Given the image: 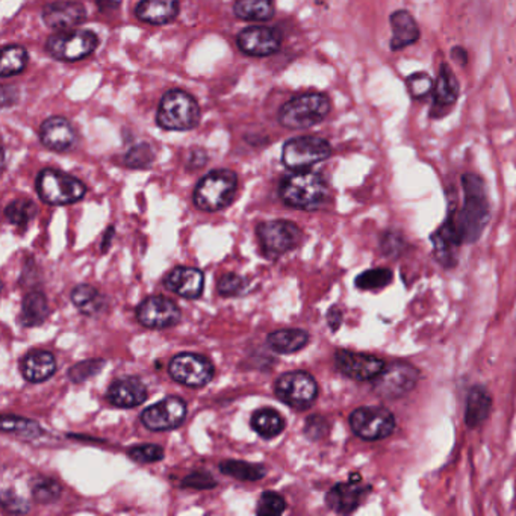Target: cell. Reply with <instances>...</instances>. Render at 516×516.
Returning <instances> with one entry per match:
<instances>
[{"mask_svg": "<svg viewBox=\"0 0 516 516\" xmlns=\"http://www.w3.org/2000/svg\"><path fill=\"white\" fill-rule=\"evenodd\" d=\"M207 162V153L202 149H196V151L191 152V156H189V167H194V169H200L203 165Z\"/></svg>", "mask_w": 516, "mask_h": 516, "instance_id": "cell-47", "label": "cell"}, {"mask_svg": "<svg viewBox=\"0 0 516 516\" xmlns=\"http://www.w3.org/2000/svg\"><path fill=\"white\" fill-rule=\"evenodd\" d=\"M392 281V272L388 268H374L368 272H362L361 276L356 277V287L364 291H374L390 285Z\"/></svg>", "mask_w": 516, "mask_h": 516, "instance_id": "cell-38", "label": "cell"}, {"mask_svg": "<svg viewBox=\"0 0 516 516\" xmlns=\"http://www.w3.org/2000/svg\"><path fill=\"white\" fill-rule=\"evenodd\" d=\"M419 373L408 362L394 361L386 364L381 374L375 377L374 392L383 399H400L417 386Z\"/></svg>", "mask_w": 516, "mask_h": 516, "instance_id": "cell-11", "label": "cell"}, {"mask_svg": "<svg viewBox=\"0 0 516 516\" xmlns=\"http://www.w3.org/2000/svg\"><path fill=\"white\" fill-rule=\"evenodd\" d=\"M180 11L179 0H140L135 15L144 23L162 26L178 17Z\"/></svg>", "mask_w": 516, "mask_h": 516, "instance_id": "cell-25", "label": "cell"}, {"mask_svg": "<svg viewBox=\"0 0 516 516\" xmlns=\"http://www.w3.org/2000/svg\"><path fill=\"white\" fill-rule=\"evenodd\" d=\"M113 235H114V227H109L108 232H106V236H105L106 240H105L104 245H102V249H104V252H106V249H108V243L109 244H111V240H113Z\"/></svg>", "mask_w": 516, "mask_h": 516, "instance_id": "cell-50", "label": "cell"}, {"mask_svg": "<svg viewBox=\"0 0 516 516\" xmlns=\"http://www.w3.org/2000/svg\"><path fill=\"white\" fill-rule=\"evenodd\" d=\"M2 430L6 433H14L24 439H35L42 433L38 422L28 419V418L8 417V415L2 418Z\"/></svg>", "mask_w": 516, "mask_h": 516, "instance_id": "cell-36", "label": "cell"}, {"mask_svg": "<svg viewBox=\"0 0 516 516\" xmlns=\"http://www.w3.org/2000/svg\"><path fill=\"white\" fill-rule=\"evenodd\" d=\"M238 189V176L232 170H212L194 189L193 202L198 209L217 212L229 207Z\"/></svg>", "mask_w": 516, "mask_h": 516, "instance_id": "cell-5", "label": "cell"}, {"mask_svg": "<svg viewBox=\"0 0 516 516\" xmlns=\"http://www.w3.org/2000/svg\"><path fill=\"white\" fill-rule=\"evenodd\" d=\"M40 141L49 151L69 152L76 146L78 134L70 120L66 117H49L40 126Z\"/></svg>", "mask_w": 516, "mask_h": 516, "instance_id": "cell-20", "label": "cell"}, {"mask_svg": "<svg viewBox=\"0 0 516 516\" xmlns=\"http://www.w3.org/2000/svg\"><path fill=\"white\" fill-rule=\"evenodd\" d=\"M370 488L361 484V475H353L347 484H335L326 495V504L336 513H352L361 506Z\"/></svg>", "mask_w": 516, "mask_h": 516, "instance_id": "cell-21", "label": "cell"}, {"mask_svg": "<svg viewBox=\"0 0 516 516\" xmlns=\"http://www.w3.org/2000/svg\"><path fill=\"white\" fill-rule=\"evenodd\" d=\"M335 365L352 381L373 382L381 374L386 364L371 355L338 350L335 353Z\"/></svg>", "mask_w": 516, "mask_h": 516, "instance_id": "cell-16", "label": "cell"}, {"mask_svg": "<svg viewBox=\"0 0 516 516\" xmlns=\"http://www.w3.org/2000/svg\"><path fill=\"white\" fill-rule=\"evenodd\" d=\"M31 493H32L33 500L40 504H51L61 497V486L55 480L40 477V479L33 480Z\"/></svg>", "mask_w": 516, "mask_h": 516, "instance_id": "cell-40", "label": "cell"}, {"mask_svg": "<svg viewBox=\"0 0 516 516\" xmlns=\"http://www.w3.org/2000/svg\"><path fill=\"white\" fill-rule=\"evenodd\" d=\"M451 58H453L455 62H457L459 66L465 67L469 61L468 51L462 46L453 47V49H451Z\"/></svg>", "mask_w": 516, "mask_h": 516, "instance_id": "cell-48", "label": "cell"}, {"mask_svg": "<svg viewBox=\"0 0 516 516\" xmlns=\"http://www.w3.org/2000/svg\"><path fill=\"white\" fill-rule=\"evenodd\" d=\"M460 99V82L450 64L447 61L439 62L437 78H435V88H433L432 99H430V120H442L453 113L456 105Z\"/></svg>", "mask_w": 516, "mask_h": 516, "instance_id": "cell-12", "label": "cell"}, {"mask_svg": "<svg viewBox=\"0 0 516 516\" xmlns=\"http://www.w3.org/2000/svg\"><path fill=\"white\" fill-rule=\"evenodd\" d=\"M341 321H343L341 310L336 309V308H332V309L328 310L327 323L332 330H338L339 326H341Z\"/></svg>", "mask_w": 516, "mask_h": 516, "instance_id": "cell-49", "label": "cell"}, {"mask_svg": "<svg viewBox=\"0 0 516 516\" xmlns=\"http://www.w3.org/2000/svg\"><path fill=\"white\" fill-rule=\"evenodd\" d=\"M41 19L47 28L55 31H70L84 23L87 19V8L75 0L52 2L42 8Z\"/></svg>", "mask_w": 516, "mask_h": 516, "instance_id": "cell-19", "label": "cell"}, {"mask_svg": "<svg viewBox=\"0 0 516 516\" xmlns=\"http://www.w3.org/2000/svg\"><path fill=\"white\" fill-rule=\"evenodd\" d=\"M71 301L85 315L99 314L106 306L104 294L91 285L76 287L71 292Z\"/></svg>", "mask_w": 516, "mask_h": 516, "instance_id": "cell-32", "label": "cell"}, {"mask_svg": "<svg viewBox=\"0 0 516 516\" xmlns=\"http://www.w3.org/2000/svg\"><path fill=\"white\" fill-rule=\"evenodd\" d=\"M276 11L274 0H236L234 13L245 22H268Z\"/></svg>", "mask_w": 516, "mask_h": 516, "instance_id": "cell-30", "label": "cell"}, {"mask_svg": "<svg viewBox=\"0 0 516 516\" xmlns=\"http://www.w3.org/2000/svg\"><path fill=\"white\" fill-rule=\"evenodd\" d=\"M277 399L297 410H305L315 403L318 397V385L314 377L306 371H291L277 379Z\"/></svg>", "mask_w": 516, "mask_h": 516, "instance_id": "cell-9", "label": "cell"}, {"mask_svg": "<svg viewBox=\"0 0 516 516\" xmlns=\"http://www.w3.org/2000/svg\"><path fill=\"white\" fill-rule=\"evenodd\" d=\"M35 214H37V207L29 198H19L5 207L6 220L10 221L11 225L19 226V227L28 226Z\"/></svg>", "mask_w": 516, "mask_h": 516, "instance_id": "cell-37", "label": "cell"}, {"mask_svg": "<svg viewBox=\"0 0 516 516\" xmlns=\"http://www.w3.org/2000/svg\"><path fill=\"white\" fill-rule=\"evenodd\" d=\"M350 428L364 441H381L395 430V417L381 406H364L350 415Z\"/></svg>", "mask_w": 516, "mask_h": 516, "instance_id": "cell-10", "label": "cell"}, {"mask_svg": "<svg viewBox=\"0 0 516 516\" xmlns=\"http://www.w3.org/2000/svg\"><path fill=\"white\" fill-rule=\"evenodd\" d=\"M49 317V303L41 292H31L22 301L19 321L24 327H35L46 321Z\"/></svg>", "mask_w": 516, "mask_h": 516, "instance_id": "cell-29", "label": "cell"}, {"mask_svg": "<svg viewBox=\"0 0 516 516\" xmlns=\"http://www.w3.org/2000/svg\"><path fill=\"white\" fill-rule=\"evenodd\" d=\"M236 42L241 52L249 57H270L281 49L279 33L268 26H250L241 31Z\"/></svg>", "mask_w": 516, "mask_h": 516, "instance_id": "cell-18", "label": "cell"}, {"mask_svg": "<svg viewBox=\"0 0 516 516\" xmlns=\"http://www.w3.org/2000/svg\"><path fill=\"white\" fill-rule=\"evenodd\" d=\"M258 236L265 253L270 258H277L300 244L301 230L292 221H267L259 226Z\"/></svg>", "mask_w": 516, "mask_h": 516, "instance_id": "cell-13", "label": "cell"}, {"mask_svg": "<svg viewBox=\"0 0 516 516\" xmlns=\"http://www.w3.org/2000/svg\"><path fill=\"white\" fill-rule=\"evenodd\" d=\"M129 457L138 464H153V462L164 459V448L155 444L136 446L129 450Z\"/></svg>", "mask_w": 516, "mask_h": 516, "instance_id": "cell-43", "label": "cell"}, {"mask_svg": "<svg viewBox=\"0 0 516 516\" xmlns=\"http://www.w3.org/2000/svg\"><path fill=\"white\" fill-rule=\"evenodd\" d=\"M169 373L173 381L189 388H202L214 379L212 362L196 353H180L170 362Z\"/></svg>", "mask_w": 516, "mask_h": 516, "instance_id": "cell-14", "label": "cell"}, {"mask_svg": "<svg viewBox=\"0 0 516 516\" xmlns=\"http://www.w3.org/2000/svg\"><path fill=\"white\" fill-rule=\"evenodd\" d=\"M332 146L321 136H297L285 143L281 162L292 171L309 170L332 156Z\"/></svg>", "mask_w": 516, "mask_h": 516, "instance_id": "cell-8", "label": "cell"}, {"mask_svg": "<svg viewBox=\"0 0 516 516\" xmlns=\"http://www.w3.org/2000/svg\"><path fill=\"white\" fill-rule=\"evenodd\" d=\"M245 281L243 277L235 274V272H227L218 279L217 290L223 297L238 296L244 290Z\"/></svg>", "mask_w": 516, "mask_h": 516, "instance_id": "cell-44", "label": "cell"}, {"mask_svg": "<svg viewBox=\"0 0 516 516\" xmlns=\"http://www.w3.org/2000/svg\"><path fill=\"white\" fill-rule=\"evenodd\" d=\"M187 418V403L179 397H169L141 413V421L149 430L165 432L182 426Z\"/></svg>", "mask_w": 516, "mask_h": 516, "instance_id": "cell-15", "label": "cell"}, {"mask_svg": "<svg viewBox=\"0 0 516 516\" xmlns=\"http://www.w3.org/2000/svg\"><path fill=\"white\" fill-rule=\"evenodd\" d=\"M202 109L198 100L183 89H170L162 96L156 111V124L164 131L185 132L198 126Z\"/></svg>", "mask_w": 516, "mask_h": 516, "instance_id": "cell-4", "label": "cell"}, {"mask_svg": "<svg viewBox=\"0 0 516 516\" xmlns=\"http://www.w3.org/2000/svg\"><path fill=\"white\" fill-rule=\"evenodd\" d=\"M99 47V37L88 29L60 31L49 38L46 51L49 55L62 62H76L89 57Z\"/></svg>", "mask_w": 516, "mask_h": 516, "instance_id": "cell-7", "label": "cell"}, {"mask_svg": "<svg viewBox=\"0 0 516 516\" xmlns=\"http://www.w3.org/2000/svg\"><path fill=\"white\" fill-rule=\"evenodd\" d=\"M309 343V334L301 328H281L268 335L267 344L272 352L291 355L300 352Z\"/></svg>", "mask_w": 516, "mask_h": 516, "instance_id": "cell-28", "label": "cell"}, {"mask_svg": "<svg viewBox=\"0 0 516 516\" xmlns=\"http://www.w3.org/2000/svg\"><path fill=\"white\" fill-rule=\"evenodd\" d=\"M20 371L26 381L31 383H41L55 374L57 361L52 353L35 350L26 355L20 362Z\"/></svg>", "mask_w": 516, "mask_h": 516, "instance_id": "cell-26", "label": "cell"}, {"mask_svg": "<svg viewBox=\"0 0 516 516\" xmlns=\"http://www.w3.org/2000/svg\"><path fill=\"white\" fill-rule=\"evenodd\" d=\"M136 318L149 328H167L179 323V306L165 297H151L143 301L136 309Z\"/></svg>", "mask_w": 516, "mask_h": 516, "instance_id": "cell-17", "label": "cell"}, {"mask_svg": "<svg viewBox=\"0 0 516 516\" xmlns=\"http://www.w3.org/2000/svg\"><path fill=\"white\" fill-rule=\"evenodd\" d=\"M330 111L332 100L327 94L312 91L296 96L281 105L277 120L283 127L292 131H303L323 123Z\"/></svg>", "mask_w": 516, "mask_h": 516, "instance_id": "cell-3", "label": "cell"}, {"mask_svg": "<svg viewBox=\"0 0 516 516\" xmlns=\"http://www.w3.org/2000/svg\"><path fill=\"white\" fill-rule=\"evenodd\" d=\"M328 187L323 174L312 170H299L281 179L279 196L288 207L314 211L327 198Z\"/></svg>", "mask_w": 516, "mask_h": 516, "instance_id": "cell-2", "label": "cell"}, {"mask_svg": "<svg viewBox=\"0 0 516 516\" xmlns=\"http://www.w3.org/2000/svg\"><path fill=\"white\" fill-rule=\"evenodd\" d=\"M35 188L42 202L53 207L79 202L87 194V187L82 180L55 169L41 170L35 180Z\"/></svg>", "mask_w": 516, "mask_h": 516, "instance_id": "cell-6", "label": "cell"}, {"mask_svg": "<svg viewBox=\"0 0 516 516\" xmlns=\"http://www.w3.org/2000/svg\"><path fill=\"white\" fill-rule=\"evenodd\" d=\"M29 55L24 47L10 44L2 49V61H0V75L4 78L19 75L28 67Z\"/></svg>", "mask_w": 516, "mask_h": 516, "instance_id": "cell-34", "label": "cell"}, {"mask_svg": "<svg viewBox=\"0 0 516 516\" xmlns=\"http://www.w3.org/2000/svg\"><path fill=\"white\" fill-rule=\"evenodd\" d=\"M404 87L413 102L424 104L432 99L435 78L428 71H413L404 78Z\"/></svg>", "mask_w": 516, "mask_h": 516, "instance_id": "cell-33", "label": "cell"}, {"mask_svg": "<svg viewBox=\"0 0 516 516\" xmlns=\"http://www.w3.org/2000/svg\"><path fill=\"white\" fill-rule=\"evenodd\" d=\"M252 428L258 433L259 437L265 439H272L281 435L285 430V419L281 413L274 409H261L258 412L253 413L252 417Z\"/></svg>", "mask_w": 516, "mask_h": 516, "instance_id": "cell-31", "label": "cell"}, {"mask_svg": "<svg viewBox=\"0 0 516 516\" xmlns=\"http://www.w3.org/2000/svg\"><path fill=\"white\" fill-rule=\"evenodd\" d=\"M391 40L392 52H401L412 47L421 38V29L412 13L408 10H397L390 15Z\"/></svg>", "mask_w": 516, "mask_h": 516, "instance_id": "cell-22", "label": "cell"}, {"mask_svg": "<svg viewBox=\"0 0 516 516\" xmlns=\"http://www.w3.org/2000/svg\"><path fill=\"white\" fill-rule=\"evenodd\" d=\"M164 283L174 294L196 300L202 296L205 276L198 268L176 267L165 276Z\"/></svg>", "mask_w": 516, "mask_h": 516, "instance_id": "cell-23", "label": "cell"}, {"mask_svg": "<svg viewBox=\"0 0 516 516\" xmlns=\"http://www.w3.org/2000/svg\"><path fill=\"white\" fill-rule=\"evenodd\" d=\"M155 161V151L149 143H140L131 147V151L124 155V165L129 169L146 170Z\"/></svg>", "mask_w": 516, "mask_h": 516, "instance_id": "cell-39", "label": "cell"}, {"mask_svg": "<svg viewBox=\"0 0 516 516\" xmlns=\"http://www.w3.org/2000/svg\"><path fill=\"white\" fill-rule=\"evenodd\" d=\"M493 409V399L482 386H475L469 391L465 409V422L469 428H477L488 419Z\"/></svg>", "mask_w": 516, "mask_h": 516, "instance_id": "cell-27", "label": "cell"}, {"mask_svg": "<svg viewBox=\"0 0 516 516\" xmlns=\"http://www.w3.org/2000/svg\"><path fill=\"white\" fill-rule=\"evenodd\" d=\"M464 202L441 226L457 244L475 243L488 225L489 198L486 185L479 174L465 173L460 179Z\"/></svg>", "mask_w": 516, "mask_h": 516, "instance_id": "cell-1", "label": "cell"}, {"mask_svg": "<svg viewBox=\"0 0 516 516\" xmlns=\"http://www.w3.org/2000/svg\"><path fill=\"white\" fill-rule=\"evenodd\" d=\"M220 471L223 475L241 482H258L267 475L263 465L249 464L243 460H225L220 464Z\"/></svg>", "mask_w": 516, "mask_h": 516, "instance_id": "cell-35", "label": "cell"}, {"mask_svg": "<svg viewBox=\"0 0 516 516\" xmlns=\"http://www.w3.org/2000/svg\"><path fill=\"white\" fill-rule=\"evenodd\" d=\"M285 509H287L285 498L279 495V493L268 491V493H263L261 498H259L256 513L263 516H277L281 515Z\"/></svg>", "mask_w": 516, "mask_h": 516, "instance_id": "cell-42", "label": "cell"}, {"mask_svg": "<svg viewBox=\"0 0 516 516\" xmlns=\"http://www.w3.org/2000/svg\"><path fill=\"white\" fill-rule=\"evenodd\" d=\"M108 400L117 408H135L146 401L147 386L138 377H123L109 386Z\"/></svg>", "mask_w": 516, "mask_h": 516, "instance_id": "cell-24", "label": "cell"}, {"mask_svg": "<svg viewBox=\"0 0 516 516\" xmlns=\"http://www.w3.org/2000/svg\"><path fill=\"white\" fill-rule=\"evenodd\" d=\"M182 486L183 488L211 489L216 488L217 482L211 475L200 471V473H194V475L185 477Z\"/></svg>", "mask_w": 516, "mask_h": 516, "instance_id": "cell-45", "label": "cell"}, {"mask_svg": "<svg viewBox=\"0 0 516 516\" xmlns=\"http://www.w3.org/2000/svg\"><path fill=\"white\" fill-rule=\"evenodd\" d=\"M104 366V359H88V361L79 362L69 370V379L75 383L88 381L93 375L100 373Z\"/></svg>", "mask_w": 516, "mask_h": 516, "instance_id": "cell-41", "label": "cell"}, {"mask_svg": "<svg viewBox=\"0 0 516 516\" xmlns=\"http://www.w3.org/2000/svg\"><path fill=\"white\" fill-rule=\"evenodd\" d=\"M326 432H327V424L324 418L312 417L306 422V435L310 439H319Z\"/></svg>", "mask_w": 516, "mask_h": 516, "instance_id": "cell-46", "label": "cell"}]
</instances>
